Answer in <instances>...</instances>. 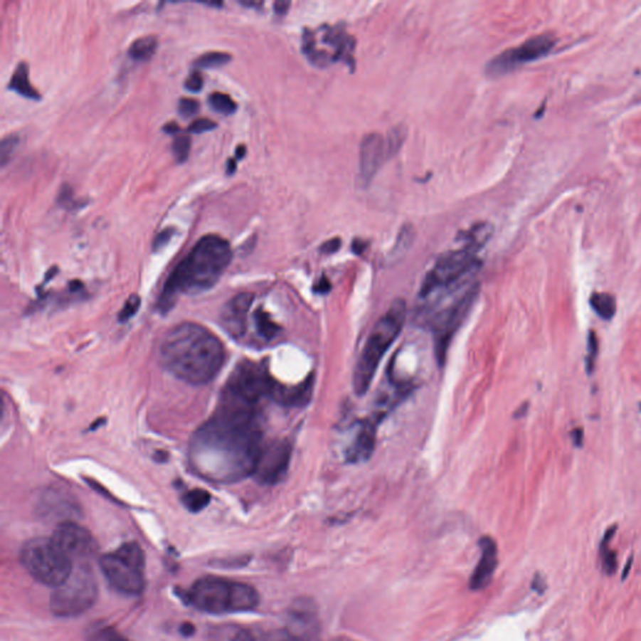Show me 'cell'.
<instances>
[{"instance_id":"cell-1","label":"cell","mask_w":641,"mask_h":641,"mask_svg":"<svg viewBox=\"0 0 641 641\" xmlns=\"http://www.w3.org/2000/svg\"><path fill=\"white\" fill-rule=\"evenodd\" d=\"M262 448L258 405L222 391L213 416L194 433L189 461L203 479L230 484L255 474Z\"/></svg>"},{"instance_id":"cell-2","label":"cell","mask_w":641,"mask_h":641,"mask_svg":"<svg viewBox=\"0 0 641 641\" xmlns=\"http://www.w3.org/2000/svg\"><path fill=\"white\" fill-rule=\"evenodd\" d=\"M159 360L178 380L201 386L213 380L222 370L226 349L221 339L202 324L184 322L164 336Z\"/></svg>"},{"instance_id":"cell-3","label":"cell","mask_w":641,"mask_h":641,"mask_svg":"<svg viewBox=\"0 0 641 641\" xmlns=\"http://www.w3.org/2000/svg\"><path fill=\"white\" fill-rule=\"evenodd\" d=\"M232 261V248L221 235H206L171 273L161 297V309L172 307L179 293L198 295L221 280Z\"/></svg>"},{"instance_id":"cell-4","label":"cell","mask_w":641,"mask_h":641,"mask_svg":"<svg viewBox=\"0 0 641 641\" xmlns=\"http://www.w3.org/2000/svg\"><path fill=\"white\" fill-rule=\"evenodd\" d=\"M406 302L402 298H397L374 326L356 364L352 377V386L357 396H362L370 390L381 361L401 334L406 321Z\"/></svg>"},{"instance_id":"cell-5","label":"cell","mask_w":641,"mask_h":641,"mask_svg":"<svg viewBox=\"0 0 641 641\" xmlns=\"http://www.w3.org/2000/svg\"><path fill=\"white\" fill-rule=\"evenodd\" d=\"M479 283H466L446 292L440 293L430 307L428 322L435 339V355L440 367H443L448 346L464 324L479 295Z\"/></svg>"},{"instance_id":"cell-6","label":"cell","mask_w":641,"mask_h":641,"mask_svg":"<svg viewBox=\"0 0 641 641\" xmlns=\"http://www.w3.org/2000/svg\"><path fill=\"white\" fill-rule=\"evenodd\" d=\"M188 601L198 610L222 615L253 610L260 603V596L250 585L207 576L192 585L188 591Z\"/></svg>"},{"instance_id":"cell-7","label":"cell","mask_w":641,"mask_h":641,"mask_svg":"<svg viewBox=\"0 0 641 641\" xmlns=\"http://www.w3.org/2000/svg\"><path fill=\"white\" fill-rule=\"evenodd\" d=\"M21 561L34 579L54 589L68 579L74 568L73 561L58 548L52 537H37L24 544Z\"/></svg>"},{"instance_id":"cell-8","label":"cell","mask_w":641,"mask_h":641,"mask_svg":"<svg viewBox=\"0 0 641 641\" xmlns=\"http://www.w3.org/2000/svg\"><path fill=\"white\" fill-rule=\"evenodd\" d=\"M477 250L464 245L461 250H451L441 255L428 272L420 288V297L428 298L435 293L446 292L469 283L470 276L477 272L481 262L476 258Z\"/></svg>"},{"instance_id":"cell-9","label":"cell","mask_w":641,"mask_h":641,"mask_svg":"<svg viewBox=\"0 0 641 641\" xmlns=\"http://www.w3.org/2000/svg\"><path fill=\"white\" fill-rule=\"evenodd\" d=\"M100 566L105 579L117 591L138 595L144 590L146 558L137 542H125L115 553L103 555Z\"/></svg>"},{"instance_id":"cell-10","label":"cell","mask_w":641,"mask_h":641,"mask_svg":"<svg viewBox=\"0 0 641 641\" xmlns=\"http://www.w3.org/2000/svg\"><path fill=\"white\" fill-rule=\"evenodd\" d=\"M98 599V585L87 563H75L68 579L54 590L51 610L59 618H74L89 610Z\"/></svg>"},{"instance_id":"cell-11","label":"cell","mask_w":641,"mask_h":641,"mask_svg":"<svg viewBox=\"0 0 641 641\" xmlns=\"http://www.w3.org/2000/svg\"><path fill=\"white\" fill-rule=\"evenodd\" d=\"M555 38L550 34H542L537 37L530 38L521 46L509 49L501 53L500 55L494 58L486 67V73L492 77L502 75L510 72L525 63L534 62L540 58L548 55L555 47Z\"/></svg>"},{"instance_id":"cell-12","label":"cell","mask_w":641,"mask_h":641,"mask_svg":"<svg viewBox=\"0 0 641 641\" xmlns=\"http://www.w3.org/2000/svg\"><path fill=\"white\" fill-rule=\"evenodd\" d=\"M52 540L74 565L85 563L88 558H93L98 550L93 535L75 521L59 524L53 534Z\"/></svg>"},{"instance_id":"cell-13","label":"cell","mask_w":641,"mask_h":641,"mask_svg":"<svg viewBox=\"0 0 641 641\" xmlns=\"http://www.w3.org/2000/svg\"><path fill=\"white\" fill-rule=\"evenodd\" d=\"M292 456V446L286 440H277L262 448L255 476L262 485H276L287 475Z\"/></svg>"},{"instance_id":"cell-14","label":"cell","mask_w":641,"mask_h":641,"mask_svg":"<svg viewBox=\"0 0 641 641\" xmlns=\"http://www.w3.org/2000/svg\"><path fill=\"white\" fill-rule=\"evenodd\" d=\"M387 157L386 142L380 133H370L362 138L360 146V182L366 187L378 172Z\"/></svg>"},{"instance_id":"cell-15","label":"cell","mask_w":641,"mask_h":641,"mask_svg":"<svg viewBox=\"0 0 641 641\" xmlns=\"http://www.w3.org/2000/svg\"><path fill=\"white\" fill-rule=\"evenodd\" d=\"M253 303V295L240 293L226 303L221 311V324L227 334L235 339L243 337L247 331V318L250 306Z\"/></svg>"},{"instance_id":"cell-16","label":"cell","mask_w":641,"mask_h":641,"mask_svg":"<svg viewBox=\"0 0 641 641\" xmlns=\"http://www.w3.org/2000/svg\"><path fill=\"white\" fill-rule=\"evenodd\" d=\"M39 512L41 515L51 520H59L60 524L65 521H73V517L79 515L78 504L73 500L72 496L64 494L60 490H48L42 499L39 500Z\"/></svg>"},{"instance_id":"cell-17","label":"cell","mask_w":641,"mask_h":641,"mask_svg":"<svg viewBox=\"0 0 641 641\" xmlns=\"http://www.w3.org/2000/svg\"><path fill=\"white\" fill-rule=\"evenodd\" d=\"M375 420H366L356 428L355 436L346 448V460L349 464H360L370 459L376 446Z\"/></svg>"},{"instance_id":"cell-18","label":"cell","mask_w":641,"mask_h":641,"mask_svg":"<svg viewBox=\"0 0 641 641\" xmlns=\"http://www.w3.org/2000/svg\"><path fill=\"white\" fill-rule=\"evenodd\" d=\"M481 558L470 580V588L475 591L485 589L490 584L497 568V545L491 537H482L480 540Z\"/></svg>"},{"instance_id":"cell-19","label":"cell","mask_w":641,"mask_h":641,"mask_svg":"<svg viewBox=\"0 0 641 641\" xmlns=\"http://www.w3.org/2000/svg\"><path fill=\"white\" fill-rule=\"evenodd\" d=\"M313 393V376L303 381L297 386H278L275 382L271 397L286 406H304L307 405Z\"/></svg>"},{"instance_id":"cell-20","label":"cell","mask_w":641,"mask_h":641,"mask_svg":"<svg viewBox=\"0 0 641 641\" xmlns=\"http://www.w3.org/2000/svg\"><path fill=\"white\" fill-rule=\"evenodd\" d=\"M8 88L16 93L21 94V97L28 98V100H41V94L38 93L37 89L34 88L29 82L26 63L21 62L18 64L14 73L11 75Z\"/></svg>"},{"instance_id":"cell-21","label":"cell","mask_w":641,"mask_h":641,"mask_svg":"<svg viewBox=\"0 0 641 641\" xmlns=\"http://www.w3.org/2000/svg\"><path fill=\"white\" fill-rule=\"evenodd\" d=\"M494 233V226L489 222H480L472 226L464 233L465 245H470L479 250L487 243Z\"/></svg>"},{"instance_id":"cell-22","label":"cell","mask_w":641,"mask_h":641,"mask_svg":"<svg viewBox=\"0 0 641 641\" xmlns=\"http://www.w3.org/2000/svg\"><path fill=\"white\" fill-rule=\"evenodd\" d=\"M590 304L595 313L603 319H611L615 314V298L609 293H594L590 298Z\"/></svg>"},{"instance_id":"cell-23","label":"cell","mask_w":641,"mask_h":641,"mask_svg":"<svg viewBox=\"0 0 641 641\" xmlns=\"http://www.w3.org/2000/svg\"><path fill=\"white\" fill-rule=\"evenodd\" d=\"M158 42L154 37H142L137 39L129 48V55L134 60L146 62L156 53Z\"/></svg>"},{"instance_id":"cell-24","label":"cell","mask_w":641,"mask_h":641,"mask_svg":"<svg viewBox=\"0 0 641 641\" xmlns=\"http://www.w3.org/2000/svg\"><path fill=\"white\" fill-rule=\"evenodd\" d=\"M415 235H416V231H415V227L411 223H405L402 226L401 230L397 235L396 243L393 245L391 253H390L392 260H396V258L405 255L407 250H410V247H411L413 240H415Z\"/></svg>"},{"instance_id":"cell-25","label":"cell","mask_w":641,"mask_h":641,"mask_svg":"<svg viewBox=\"0 0 641 641\" xmlns=\"http://www.w3.org/2000/svg\"><path fill=\"white\" fill-rule=\"evenodd\" d=\"M211 502V494L202 489H194L188 491L182 497V504L191 512H199L204 510Z\"/></svg>"},{"instance_id":"cell-26","label":"cell","mask_w":641,"mask_h":641,"mask_svg":"<svg viewBox=\"0 0 641 641\" xmlns=\"http://www.w3.org/2000/svg\"><path fill=\"white\" fill-rule=\"evenodd\" d=\"M232 59V55L226 52H208L203 55L197 58L194 62V67L199 69H213L223 67L228 64Z\"/></svg>"},{"instance_id":"cell-27","label":"cell","mask_w":641,"mask_h":641,"mask_svg":"<svg viewBox=\"0 0 641 641\" xmlns=\"http://www.w3.org/2000/svg\"><path fill=\"white\" fill-rule=\"evenodd\" d=\"M208 100L209 105H211L216 112L221 113V115H233L235 110H237V105H235V100H232L228 94L214 92V93L209 95Z\"/></svg>"},{"instance_id":"cell-28","label":"cell","mask_w":641,"mask_h":641,"mask_svg":"<svg viewBox=\"0 0 641 641\" xmlns=\"http://www.w3.org/2000/svg\"><path fill=\"white\" fill-rule=\"evenodd\" d=\"M255 324H257V329L260 334L266 339L276 337V334L280 331V327L272 321L270 314L262 309H258L255 313Z\"/></svg>"},{"instance_id":"cell-29","label":"cell","mask_w":641,"mask_h":641,"mask_svg":"<svg viewBox=\"0 0 641 641\" xmlns=\"http://www.w3.org/2000/svg\"><path fill=\"white\" fill-rule=\"evenodd\" d=\"M405 138H406V129L401 125H397V127H393L392 129H390L386 139H385V142H386L387 157H393L396 154L398 149L403 144Z\"/></svg>"},{"instance_id":"cell-30","label":"cell","mask_w":641,"mask_h":641,"mask_svg":"<svg viewBox=\"0 0 641 641\" xmlns=\"http://www.w3.org/2000/svg\"><path fill=\"white\" fill-rule=\"evenodd\" d=\"M248 641H303L301 636L295 634L292 631L278 630L272 631L268 634H257L252 631Z\"/></svg>"},{"instance_id":"cell-31","label":"cell","mask_w":641,"mask_h":641,"mask_svg":"<svg viewBox=\"0 0 641 641\" xmlns=\"http://www.w3.org/2000/svg\"><path fill=\"white\" fill-rule=\"evenodd\" d=\"M88 641H129L108 626L97 625L88 632Z\"/></svg>"},{"instance_id":"cell-32","label":"cell","mask_w":641,"mask_h":641,"mask_svg":"<svg viewBox=\"0 0 641 641\" xmlns=\"http://www.w3.org/2000/svg\"><path fill=\"white\" fill-rule=\"evenodd\" d=\"M191 146H192L191 138L186 136V134L174 138L172 149L173 154L176 157L177 162L183 163L187 161L188 157H189V151H191Z\"/></svg>"},{"instance_id":"cell-33","label":"cell","mask_w":641,"mask_h":641,"mask_svg":"<svg viewBox=\"0 0 641 641\" xmlns=\"http://www.w3.org/2000/svg\"><path fill=\"white\" fill-rule=\"evenodd\" d=\"M18 143H19V138L16 136H8L3 138L1 146H0V161L3 166H6V162L11 159V154L16 151Z\"/></svg>"},{"instance_id":"cell-34","label":"cell","mask_w":641,"mask_h":641,"mask_svg":"<svg viewBox=\"0 0 641 641\" xmlns=\"http://www.w3.org/2000/svg\"><path fill=\"white\" fill-rule=\"evenodd\" d=\"M139 306H141V298L138 297L137 295H132L131 297L127 300L125 307L122 309V312L120 313V321L125 322L129 318L133 317L136 314L137 311L139 309Z\"/></svg>"},{"instance_id":"cell-35","label":"cell","mask_w":641,"mask_h":641,"mask_svg":"<svg viewBox=\"0 0 641 641\" xmlns=\"http://www.w3.org/2000/svg\"><path fill=\"white\" fill-rule=\"evenodd\" d=\"M199 103L192 98H182L178 103V112L184 118H191L198 113Z\"/></svg>"},{"instance_id":"cell-36","label":"cell","mask_w":641,"mask_h":641,"mask_svg":"<svg viewBox=\"0 0 641 641\" xmlns=\"http://www.w3.org/2000/svg\"><path fill=\"white\" fill-rule=\"evenodd\" d=\"M216 127H217V123L213 120H208V118H201V120H194V123L188 127V131L199 134V133L212 131Z\"/></svg>"},{"instance_id":"cell-37","label":"cell","mask_w":641,"mask_h":641,"mask_svg":"<svg viewBox=\"0 0 641 641\" xmlns=\"http://www.w3.org/2000/svg\"><path fill=\"white\" fill-rule=\"evenodd\" d=\"M173 235H174V230H173V228H166V230H163L162 232H159V233L156 235L154 240H153V250L157 252V250H162L163 247H166V245H168V242L171 240Z\"/></svg>"},{"instance_id":"cell-38","label":"cell","mask_w":641,"mask_h":641,"mask_svg":"<svg viewBox=\"0 0 641 641\" xmlns=\"http://www.w3.org/2000/svg\"><path fill=\"white\" fill-rule=\"evenodd\" d=\"M203 77H202V74L199 73V72H194V73L191 74L187 79H186V82H184V87L189 90V92H199L201 89L203 88Z\"/></svg>"},{"instance_id":"cell-39","label":"cell","mask_w":641,"mask_h":641,"mask_svg":"<svg viewBox=\"0 0 641 641\" xmlns=\"http://www.w3.org/2000/svg\"><path fill=\"white\" fill-rule=\"evenodd\" d=\"M341 245H342L341 238H332V240L324 242L319 250H321L322 253H326V255H332V253H336L341 248Z\"/></svg>"},{"instance_id":"cell-40","label":"cell","mask_w":641,"mask_h":641,"mask_svg":"<svg viewBox=\"0 0 641 641\" xmlns=\"http://www.w3.org/2000/svg\"><path fill=\"white\" fill-rule=\"evenodd\" d=\"M589 346L590 361L588 365H589V367H593V365H594L595 357H596V354H598V339H596V336H595L594 332H593V334H590Z\"/></svg>"},{"instance_id":"cell-41","label":"cell","mask_w":641,"mask_h":641,"mask_svg":"<svg viewBox=\"0 0 641 641\" xmlns=\"http://www.w3.org/2000/svg\"><path fill=\"white\" fill-rule=\"evenodd\" d=\"M329 290H331V283H329V280L326 277H322L313 287V291L316 293H319V295L329 292Z\"/></svg>"},{"instance_id":"cell-42","label":"cell","mask_w":641,"mask_h":641,"mask_svg":"<svg viewBox=\"0 0 641 641\" xmlns=\"http://www.w3.org/2000/svg\"><path fill=\"white\" fill-rule=\"evenodd\" d=\"M291 6V3L290 1H276L275 3V11H276L277 14H280V16H283V14H286L287 11H288V8Z\"/></svg>"},{"instance_id":"cell-43","label":"cell","mask_w":641,"mask_h":641,"mask_svg":"<svg viewBox=\"0 0 641 641\" xmlns=\"http://www.w3.org/2000/svg\"><path fill=\"white\" fill-rule=\"evenodd\" d=\"M194 626L192 624H189V623H184L182 626H181V634L184 636H192L194 634Z\"/></svg>"},{"instance_id":"cell-44","label":"cell","mask_w":641,"mask_h":641,"mask_svg":"<svg viewBox=\"0 0 641 641\" xmlns=\"http://www.w3.org/2000/svg\"><path fill=\"white\" fill-rule=\"evenodd\" d=\"M163 131L169 134V133H177V132L181 131V129H179V127H178L176 123H173L172 122V123H168V125H164V127H163Z\"/></svg>"},{"instance_id":"cell-45","label":"cell","mask_w":641,"mask_h":641,"mask_svg":"<svg viewBox=\"0 0 641 641\" xmlns=\"http://www.w3.org/2000/svg\"><path fill=\"white\" fill-rule=\"evenodd\" d=\"M365 247H366V243H364V242H361L360 240H355V242H354V245H352V248H354V252H355V253H359V255H360L361 252H362V250H364V248H365Z\"/></svg>"},{"instance_id":"cell-46","label":"cell","mask_w":641,"mask_h":641,"mask_svg":"<svg viewBox=\"0 0 641 641\" xmlns=\"http://www.w3.org/2000/svg\"><path fill=\"white\" fill-rule=\"evenodd\" d=\"M245 154V146H238L237 147V151H235V156L238 159H242Z\"/></svg>"},{"instance_id":"cell-47","label":"cell","mask_w":641,"mask_h":641,"mask_svg":"<svg viewBox=\"0 0 641 641\" xmlns=\"http://www.w3.org/2000/svg\"><path fill=\"white\" fill-rule=\"evenodd\" d=\"M235 171V159H230V161H228V167H227V173H228V174H232Z\"/></svg>"},{"instance_id":"cell-48","label":"cell","mask_w":641,"mask_h":641,"mask_svg":"<svg viewBox=\"0 0 641 641\" xmlns=\"http://www.w3.org/2000/svg\"><path fill=\"white\" fill-rule=\"evenodd\" d=\"M242 4L245 6H262V3H257V1H242Z\"/></svg>"},{"instance_id":"cell-49","label":"cell","mask_w":641,"mask_h":641,"mask_svg":"<svg viewBox=\"0 0 641 641\" xmlns=\"http://www.w3.org/2000/svg\"><path fill=\"white\" fill-rule=\"evenodd\" d=\"M334 641H339V640H334Z\"/></svg>"}]
</instances>
